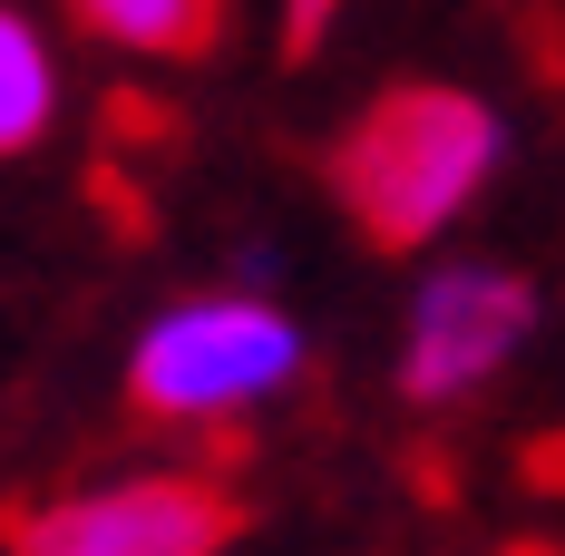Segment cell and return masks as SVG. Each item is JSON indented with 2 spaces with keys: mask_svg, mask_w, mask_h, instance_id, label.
Segmentation results:
<instances>
[{
  "mask_svg": "<svg viewBox=\"0 0 565 556\" xmlns=\"http://www.w3.org/2000/svg\"><path fill=\"white\" fill-rule=\"evenodd\" d=\"M516 556H546V547H516Z\"/></svg>",
  "mask_w": 565,
  "mask_h": 556,
  "instance_id": "cell-8",
  "label": "cell"
},
{
  "mask_svg": "<svg viewBox=\"0 0 565 556\" xmlns=\"http://www.w3.org/2000/svg\"><path fill=\"white\" fill-rule=\"evenodd\" d=\"M302 371V333L292 313L254 303V293H205V303H175L167 323H147L127 352V410L137 420H234L254 400H274Z\"/></svg>",
  "mask_w": 565,
  "mask_h": 556,
  "instance_id": "cell-2",
  "label": "cell"
},
{
  "mask_svg": "<svg viewBox=\"0 0 565 556\" xmlns=\"http://www.w3.org/2000/svg\"><path fill=\"white\" fill-rule=\"evenodd\" d=\"M88 40L137 59H215L234 30V0H58Z\"/></svg>",
  "mask_w": 565,
  "mask_h": 556,
  "instance_id": "cell-5",
  "label": "cell"
},
{
  "mask_svg": "<svg viewBox=\"0 0 565 556\" xmlns=\"http://www.w3.org/2000/svg\"><path fill=\"white\" fill-rule=\"evenodd\" d=\"M341 0H282V59H312L322 40H332Z\"/></svg>",
  "mask_w": 565,
  "mask_h": 556,
  "instance_id": "cell-7",
  "label": "cell"
},
{
  "mask_svg": "<svg viewBox=\"0 0 565 556\" xmlns=\"http://www.w3.org/2000/svg\"><path fill=\"white\" fill-rule=\"evenodd\" d=\"M536 333V283L508 264H439L409 303V333H399V400L439 410L468 400L508 371V352Z\"/></svg>",
  "mask_w": 565,
  "mask_h": 556,
  "instance_id": "cell-4",
  "label": "cell"
},
{
  "mask_svg": "<svg viewBox=\"0 0 565 556\" xmlns=\"http://www.w3.org/2000/svg\"><path fill=\"white\" fill-rule=\"evenodd\" d=\"M50 117H58V59L40 40V20H20L0 0V157H30L50 137Z\"/></svg>",
  "mask_w": 565,
  "mask_h": 556,
  "instance_id": "cell-6",
  "label": "cell"
},
{
  "mask_svg": "<svg viewBox=\"0 0 565 556\" xmlns=\"http://www.w3.org/2000/svg\"><path fill=\"white\" fill-rule=\"evenodd\" d=\"M508 157V127L478 88L449 78H399L341 127L332 147V196L371 254H419L439 244Z\"/></svg>",
  "mask_w": 565,
  "mask_h": 556,
  "instance_id": "cell-1",
  "label": "cell"
},
{
  "mask_svg": "<svg viewBox=\"0 0 565 556\" xmlns=\"http://www.w3.org/2000/svg\"><path fill=\"white\" fill-rule=\"evenodd\" d=\"M244 527H254L244 499L205 469H137V479H108V489L0 507L10 556H225Z\"/></svg>",
  "mask_w": 565,
  "mask_h": 556,
  "instance_id": "cell-3",
  "label": "cell"
}]
</instances>
